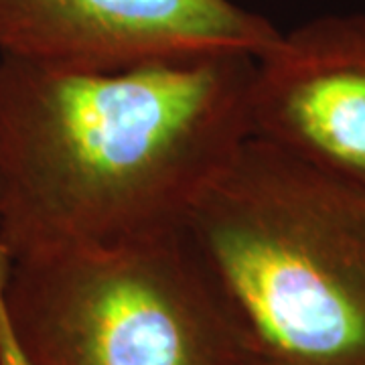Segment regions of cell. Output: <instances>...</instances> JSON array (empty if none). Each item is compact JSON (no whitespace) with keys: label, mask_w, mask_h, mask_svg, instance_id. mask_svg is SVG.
<instances>
[{"label":"cell","mask_w":365,"mask_h":365,"mask_svg":"<svg viewBox=\"0 0 365 365\" xmlns=\"http://www.w3.org/2000/svg\"><path fill=\"white\" fill-rule=\"evenodd\" d=\"M278 33L234 0H0V57L73 69L258 57Z\"/></svg>","instance_id":"obj_4"},{"label":"cell","mask_w":365,"mask_h":365,"mask_svg":"<svg viewBox=\"0 0 365 365\" xmlns=\"http://www.w3.org/2000/svg\"><path fill=\"white\" fill-rule=\"evenodd\" d=\"M254 59L73 69L0 57V242L11 260L177 230L250 138Z\"/></svg>","instance_id":"obj_1"},{"label":"cell","mask_w":365,"mask_h":365,"mask_svg":"<svg viewBox=\"0 0 365 365\" xmlns=\"http://www.w3.org/2000/svg\"><path fill=\"white\" fill-rule=\"evenodd\" d=\"M250 136L365 195V14L278 33L254 59Z\"/></svg>","instance_id":"obj_5"},{"label":"cell","mask_w":365,"mask_h":365,"mask_svg":"<svg viewBox=\"0 0 365 365\" xmlns=\"http://www.w3.org/2000/svg\"><path fill=\"white\" fill-rule=\"evenodd\" d=\"M9 268H11V256L0 242V365H29L14 339L13 327L4 304V282L9 276Z\"/></svg>","instance_id":"obj_6"},{"label":"cell","mask_w":365,"mask_h":365,"mask_svg":"<svg viewBox=\"0 0 365 365\" xmlns=\"http://www.w3.org/2000/svg\"><path fill=\"white\" fill-rule=\"evenodd\" d=\"M4 304L29 365H235L177 230L14 258Z\"/></svg>","instance_id":"obj_3"},{"label":"cell","mask_w":365,"mask_h":365,"mask_svg":"<svg viewBox=\"0 0 365 365\" xmlns=\"http://www.w3.org/2000/svg\"><path fill=\"white\" fill-rule=\"evenodd\" d=\"M177 234L235 365H365V195L250 136Z\"/></svg>","instance_id":"obj_2"}]
</instances>
